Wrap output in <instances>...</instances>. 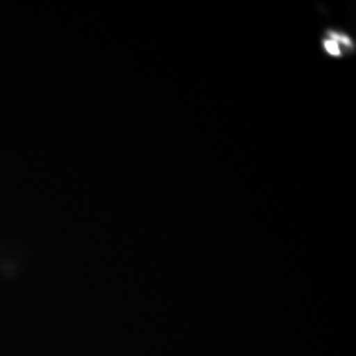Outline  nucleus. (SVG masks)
<instances>
[{
    "label": "nucleus",
    "instance_id": "1",
    "mask_svg": "<svg viewBox=\"0 0 356 356\" xmlns=\"http://www.w3.org/2000/svg\"><path fill=\"white\" fill-rule=\"evenodd\" d=\"M356 43L348 33L340 30H327L322 37V50L330 58H345L355 51Z\"/></svg>",
    "mask_w": 356,
    "mask_h": 356
}]
</instances>
